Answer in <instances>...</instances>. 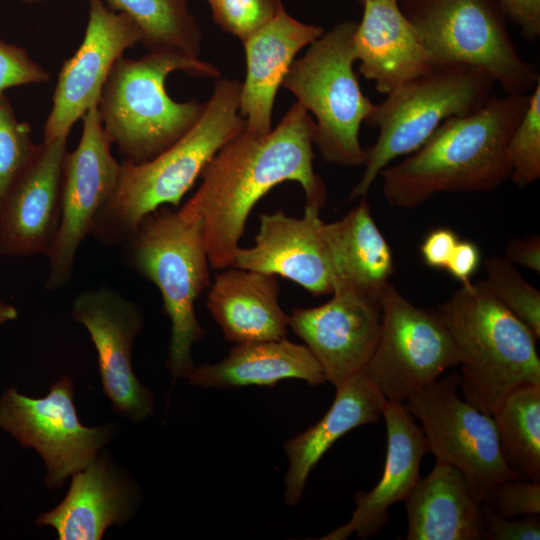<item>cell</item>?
Returning a JSON list of instances; mask_svg holds the SVG:
<instances>
[{
    "label": "cell",
    "instance_id": "1",
    "mask_svg": "<svg viewBox=\"0 0 540 540\" xmlns=\"http://www.w3.org/2000/svg\"><path fill=\"white\" fill-rule=\"evenodd\" d=\"M314 132L315 120L296 101L269 133L256 135L245 128L207 164L199 188L184 206L201 220L211 267L233 265L252 209L275 186L297 182L306 205H325L327 188L313 168Z\"/></svg>",
    "mask_w": 540,
    "mask_h": 540
},
{
    "label": "cell",
    "instance_id": "2",
    "mask_svg": "<svg viewBox=\"0 0 540 540\" xmlns=\"http://www.w3.org/2000/svg\"><path fill=\"white\" fill-rule=\"evenodd\" d=\"M529 97L492 95L476 112L443 121L421 147L380 172L387 202L414 209L439 193L497 189L510 177L506 147Z\"/></svg>",
    "mask_w": 540,
    "mask_h": 540
},
{
    "label": "cell",
    "instance_id": "3",
    "mask_svg": "<svg viewBox=\"0 0 540 540\" xmlns=\"http://www.w3.org/2000/svg\"><path fill=\"white\" fill-rule=\"evenodd\" d=\"M242 82L219 78L197 122L174 144L142 163L124 160L113 196L90 235L122 245L140 221L163 206L178 207L216 153L246 128Z\"/></svg>",
    "mask_w": 540,
    "mask_h": 540
},
{
    "label": "cell",
    "instance_id": "4",
    "mask_svg": "<svg viewBox=\"0 0 540 540\" xmlns=\"http://www.w3.org/2000/svg\"><path fill=\"white\" fill-rule=\"evenodd\" d=\"M435 311L460 356L459 388L476 408L492 415L512 390L540 383L536 336L482 280L462 283Z\"/></svg>",
    "mask_w": 540,
    "mask_h": 540
},
{
    "label": "cell",
    "instance_id": "5",
    "mask_svg": "<svg viewBox=\"0 0 540 540\" xmlns=\"http://www.w3.org/2000/svg\"><path fill=\"white\" fill-rule=\"evenodd\" d=\"M219 78L220 71L199 57L147 52L138 59L121 57L98 103L104 131L125 160L148 161L179 140L200 118L205 103L177 102L167 93L169 74Z\"/></svg>",
    "mask_w": 540,
    "mask_h": 540
},
{
    "label": "cell",
    "instance_id": "6",
    "mask_svg": "<svg viewBox=\"0 0 540 540\" xmlns=\"http://www.w3.org/2000/svg\"><path fill=\"white\" fill-rule=\"evenodd\" d=\"M125 261L160 291L171 324L167 368L173 379L195 368L192 347L206 334L195 302L210 287L209 259L200 218L184 205L145 216L122 244Z\"/></svg>",
    "mask_w": 540,
    "mask_h": 540
},
{
    "label": "cell",
    "instance_id": "7",
    "mask_svg": "<svg viewBox=\"0 0 540 540\" xmlns=\"http://www.w3.org/2000/svg\"><path fill=\"white\" fill-rule=\"evenodd\" d=\"M495 84L491 75L480 68L449 64L432 66L387 94L364 122L378 128L379 135L366 150L363 174L349 200L365 198L386 166L416 151L443 121L483 107Z\"/></svg>",
    "mask_w": 540,
    "mask_h": 540
},
{
    "label": "cell",
    "instance_id": "8",
    "mask_svg": "<svg viewBox=\"0 0 540 540\" xmlns=\"http://www.w3.org/2000/svg\"><path fill=\"white\" fill-rule=\"evenodd\" d=\"M354 21L346 20L313 41L294 60L282 86L315 116L313 144L330 164L357 167L366 161L359 133L375 104L362 92L354 72Z\"/></svg>",
    "mask_w": 540,
    "mask_h": 540
},
{
    "label": "cell",
    "instance_id": "9",
    "mask_svg": "<svg viewBox=\"0 0 540 540\" xmlns=\"http://www.w3.org/2000/svg\"><path fill=\"white\" fill-rule=\"evenodd\" d=\"M431 66L466 64L486 71L506 94H530L540 82L518 53L497 0H399Z\"/></svg>",
    "mask_w": 540,
    "mask_h": 540
},
{
    "label": "cell",
    "instance_id": "10",
    "mask_svg": "<svg viewBox=\"0 0 540 540\" xmlns=\"http://www.w3.org/2000/svg\"><path fill=\"white\" fill-rule=\"evenodd\" d=\"M380 302V336L363 373L385 400L404 403L458 366L460 356L435 310L415 306L391 281Z\"/></svg>",
    "mask_w": 540,
    "mask_h": 540
},
{
    "label": "cell",
    "instance_id": "11",
    "mask_svg": "<svg viewBox=\"0 0 540 540\" xmlns=\"http://www.w3.org/2000/svg\"><path fill=\"white\" fill-rule=\"evenodd\" d=\"M459 382L457 373L440 377L404 405L436 462L458 469L483 503L496 484L523 477L503 458L492 416L459 397Z\"/></svg>",
    "mask_w": 540,
    "mask_h": 540
},
{
    "label": "cell",
    "instance_id": "12",
    "mask_svg": "<svg viewBox=\"0 0 540 540\" xmlns=\"http://www.w3.org/2000/svg\"><path fill=\"white\" fill-rule=\"evenodd\" d=\"M0 428L41 455L50 489L61 487L68 476L86 467L115 433L114 425L91 428L80 422L68 376L53 383L42 398L6 390L0 397Z\"/></svg>",
    "mask_w": 540,
    "mask_h": 540
},
{
    "label": "cell",
    "instance_id": "13",
    "mask_svg": "<svg viewBox=\"0 0 540 540\" xmlns=\"http://www.w3.org/2000/svg\"><path fill=\"white\" fill-rule=\"evenodd\" d=\"M82 121L79 143L73 151H67L63 161L60 226L47 255L45 287L51 291L70 281L77 251L113 196L120 172L98 106L91 108Z\"/></svg>",
    "mask_w": 540,
    "mask_h": 540
},
{
    "label": "cell",
    "instance_id": "14",
    "mask_svg": "<svg viewBox=\"0 0 540 540\" xmlns=\"http://www.w3.org/2000/svg\"><path fill=\"white\" fill-rule=\"evenodd\" d=\"M88 22L75 53L58 73L43 140L68 137L74 124L98 106L105 83L124 52L141 42V33L125 14L103 0H88Z\"/></svg>",
    "mask_w": 540,
    "mask_h": 540
},
{
    "label": "cell",
    "instance_id": "15",
    "mask_svg": "<svg viewBox=\"0 0 540 540\" xmlns=\"http://www.w3.org/2000/svg\"><path fill=\"white\" fill-rule=\"evenodd\" d=\"M71 315L88 330L98 354L104 394L114 410L139 422L154 409V395L137 379L132 349L143 327L139 308L114 290L102 287L76 296Z\"/></svg>",
    "mask_w": 540,
    "mask_h": 540
},
{
    "label": "cell",
    "instance_id": "16",
    "mask_svg": "<svg viewBox=\"0 0 540 540\" xmlns=\"http://www.w3.org/2000/svg\"><path fill=\"white\" fill-rule=\"evenodd\" d=\"M326 303L295 308L289 327L321 366L327 382L336 387L362 372L377 345L381 302L348 287H338Z\"/></svg>",
    "mask_w": 540,
    "mask_h": 540
},
{
    "label": "cell",
    "instance_id": "17",
    "mask_svg": "<svg viewBox=\"0 0 540 540\" xmlns=\"http://www.w3.org/2000/svg\"><path fill=\"white\" fill-rule=\"evenodd\" d=\"M67 138L44 141L0 203V254L48 255L61 220V185Z\"/></svg>",
    "mask_w": 540,
    "mask_h": 540
},
{
    "label": "cell",
    "instance_id": "18",
    "mask_svg": "<svg viewBox=\"0 0 540 540\" xmlns=\"http://www.w3.org/2000/svg\"><path fill=\"white\" fill-rule=\"evenodd\" d=\"M320 210L306 205L300 218L281 210L260 214L254 244L239 247L232 266L283 277L315 296L331 294L333 266Z\"/></svg>",
    "mask_w": 540,
    "mask_h": 540
},
{
    "label": "cell",
    "instance_id": "19",
    "mask_svg": "<svg viewBox=\"0 0 540 540\" xmlns=\"http://www.w3.org/2000/svg\"><path fill=\"white\" fill-rule=\"evenodd\" d=\"M387 432L383 473L370 491L355 493L356 508L351 518L321 540H345L352 534L368 539L388 521L389 508L403 501L420 478V465L428 445L419 425L404 403L384 400L382 407Z\"/></svg>",
    "mask_w": 540,
    "mask_h": 540
},
{
    "label": "cell",
    "instance_id": "20",
    "mask_svg": "<svg viewBox=\"0 0 540 540\" xmlns=\"http://www.w3.org/2000/svg\"><path fill=\"white\" fill-rule=\"evenodd\" d=\"M138 504L133 482L103 452L72 474L65 498L36 524L54 528L60 540H98L109 526L128 521Z\"/></svg>",
    "mask_w": 540,
    "mask_h": 540
},
{
    "label": "cell",
    "instance_id": "21",
    "mask_svg": "<svg viewBox=\"0 0 540 540\" xmlns=\"http://www.w3.org/2000/svg\"><path fill=\"white\" fill-rule=\"evenodd\" d=\"M324 32L323 27L303 23L282 7L271 21L242 42L246 76L239 112L246 130L256 135L272 130L276 94L295 56Z\"/></svg>",
    "mask_w": 540,
    "mask_h": 540
},
{
    "label": "cell",
    "instance_id": "22",
    "mask_svg": "<svg viewBox=\"0 0 540 540\" xmlns=\"http://www.w3.org/2000/svg\"><path fill=\"white\" fill-rule=\"evenodd\" d=\"M363 16L354 34L359 73L389 94L432 66L399 0H363Z\"/></svg>",
    "mask_w": 540,
    "mask_h": 540
},
{
    "label": "cell",
    "instance_id": "23",
    "mask_svg": "<svg viewBox=\"0 0 540 540\" xmlns=\"http://www.w3.org/2000/svg\"><path fill=\"white\" fill-rule=\"evenodd\" d=\"M279 293L277 276L231 266L216 274L206 306L230 343L279 340L289 328Z\"/></svg>",
    "mask_w": 540,
    "mask_h": 540
},
{
    "label": "cell",
    "instance_id": "24",
    "mask_svg": "<svg viewBox=\"0 0 540 540\" xmlns=\"http://www.w3.org/2000/svg\"><path fill=\"white\" fill-rule=\"evenodd\" d=\"M403 502L407 540L485 539L482 501L453 466L436 462Z\"/></svg>",
    "mask_w": 540,
    "mask_h": 540
},
{
    "label": "cell",
    "instance_id": "25",
    "mask_svg": "<svg viewBox=\"0 0 540 540\" xmlns=\"http://www.w3.org/2000/svg\"><path fill=\"white\" fill-rule=\"evenodd\" d=\"M384 400L363 371L359 372L336 387L331 407L316 424L285 442L287 505L300 502L310 473L335 442L359 426L380 421Z\"/></svg>",
    "mask_w": 540,
    "mask_h": 540
},
{
    "label": "cell",
    "instance_id": "26",
    "mask_svg": "<svg viewBox=\"0 0 540 540\" xmlns=\"http://www.w3.org/2000/svg\"><path fill=\"white\" fill-rule=\"evenodd\" d=\"M285 379L312 386L327 383L308 347L286 338L235 344L221 361L195 366L188 377L192 385L202 388L274 386Z\"/></svg>",
    "mask_w": 540,
    "mask_h": 540
},
{
    "label": "cell",
    "instance_id": "27",
    "mask_svg": "<svg viewBox=\"0 0 540 540\" xmlns=\"http://www.w3.org/2000/svg\"><path fill=\"white\" fill-rule=\"evenodd\" d=\"M324 232L333 266V290L348 287L381 299L394 273L393 252L365 198L341 219L325 222Z\"/></svg>",
    "mask_w": 540,
    "mask_h": 540
},
{
    "label": "cell",
    "instance_id": "28",
    "mask_svg": "<svg viewBox=\"0 0 540 540\" xmlns=\"http://www.w3.org/2000/svg\"><path fill=\"white\" fill-rule=\"evenodd\" d=\"M491 416L506 463L523 478L540 482V383L512 390Z\"/></svg>",
    "mask_w": 540,
    "mask_h": 540
},
{
    "label": "cell",
    "instance_id": "29",
    "mask_svg": "<svg viewBox=\"0 0 540 540\" xmlns=\"http://www.w3.org/2000/svg\"><path fill=\"white\" fill-rule=\"evenodd\" d=\"M127 15L141 33L148 52H174L198 57L202 32L187 0H103Z\"/></svg>",
    "mask_w": 540,
    "mask_h": 540
},
{
    "label": "cell",
    "instance_id": "30",
    "mask_svg": "<svg viewBox=\"0 0 540 540\" xmlns=\"http://www.w3.org/2000/svg\"><path fill=\"white\" fill-rule=\"evenodd\" d=\"M485 279L490 293L510 312L540 337V291L528 283L515 265L503 256H491L484 262Z\"/></svg>",
    "mask_w": 540,
    "mask_h": 540
},
{
    "label": "cell",
    "instance_id": "31",
    "mask_svg": "<svg viewBox=\"0 0 540 540\" xmlns=\"http://www.w3.org/2000/svg\"><path fill=\"white\" fill-rule=\"evenodd\" d=\"M510 177L526 188L540 177V82L530 93L528 107L506 147Z\"/></svg>",
    "mask_w": 540,
    "mask_h": 540
},
{
    "label": "cell",
    "instance_id": "32",
    "mask_svg": "<svg viewBox=\"0 0 540 540\" xmlns=\"http://www.w3.org/2000/svg\"><path fill=\"white\" fill-rule=\"evenodd\" d=\"M29 123L18 119L11 102L0 94V203L32 159L37 145Z\"/></svg>",
    "mask_w": 540,
    "mask_h": 540
},
{
    "label": "cell",
    "instance_id": "33",
    "mask_svg": "<svg viewBox=\"0 0 540 540\" xmlns=\"http://www.w3.org/2000/svg\"><path fill=\"white\" fill-rule=\"evenodd\" d=\"M215 23L242 42L271 21L282 0H207Z\"/></svg>",
    "mask_w": 540,
    "mask_h": 540
},
{
    "label": "cell",
    "instance_id": "34",
    "mask_svg": "<svg viewBox=\"0 0 540 540\" xmlns=\"http://www.w3.org/2000/svg\"><path fill=\"white\" fill-rule=\"evenodd\" d=\"M539 483L523 479L500 482L492 488L482 504L504 518L538 516L540 514Z\"/></svg>",
    "mask_w": 540,
    "mask_h": 540
},
{
    "label": "cell",
    "instance_id": "35",
    "mask_svg": "<svg viewBox=\"0 0 540 540\" xmlns=\"http://www.w3.org/2000/svg\"><path fill=\"white\" fill-rule=\"evenodd\" d=\"M50 74L27 51L0 40V94L18 86L48 82Z\"/></svg>",
    "mask_w": 540,
    "mask_h": 540
},
{
    "label": "cell",
    "instance_id": "36",
    "mask_svg": "<svg viewBox=\"0 0 540 540\" xmlns=\"http://www.w3.org/2000/svg\"><path fill=\"white\" fill-rule=\"evenodd\" d=\"M485 539L489 540H539L540 519L537 516L504 518L483 506Z\"/></svg>",
    "mask_w": 540,
    "mask_h": 540
},
{
    "label": "cell",
    "instance_id": "37",
    "mask_svg": "<svg viewBox=\"0 0 540 540\" xmlns=\"http://www.w3.org/2000/svg\"><path fill=\"white\" fill-rule=\"evenodd\" d=\"M503 13L520 29L525 40L540 37V0H497Z\"/></svg>",
    "mask_w": 540,
    "mask_h": 540
},
{
    "label": "cell",
    "instance_id": "38",
    "mask_svg": "<svg viewBox=\"0 0 540 540\" xmlns=\"http://www.w3.org/2000/svg\"><path fill=\"white\" fill-rule=\"evenodd\" d=\"M460 239L449 228L431 231L420 246V253L426 265L445 270L456 244Z\"/></svg>",
    "mask_w": 540,
    "mask_h": 540
},
{
    "label": "cell",
    "instance_id": "39",
    "mask_svg": "<svg viewBox=\"0 0 540 540\" xmlns=\"http://www.w3.org/2000/svg\"><path fill=\"white\" fill-rule=\"evenodd\" d=\"M481 254L476 244L459 240L445 268L455 279L462 283L471 281L470 278L478 269Z\"/></svg>",
    "mask_w": 540,
    "mask_h": 540
},
{
    "label": "cell",
    "instance_id": "40",
    "mask_svg": "<svg viewBox=\"0 0 540 540\" xmlns=\"http://www.w3.org/2000/svg\"><path fill=\"white\" fill-rule=\"evenodd\" d=\"M512 264H519L540 273V236L532 234L524 238L511 239L503 256Z\"/></svg>",
    "mask_w": 540,
    "mask_h": 540
},
{
    "label": "cell",
    "instance_id": "41",
    "mask_svg": "<svg viewBox=\"0 0 540 540\" xmlns=\"http://www.w3.org/2000/svg\"><path fill=\"white\" fill-rule=\"evenodd\" d=\"M18 313L14 306L0 300V324L16 319Z\"/></svg>",
    "mask_w": 540,
    "mask_h": 540
},
{
    "label": "cell",
    "instance_id": "42",
    "mask_svg": "<svg viewBox=\"0 0 540 540\" xmlns=\"http://www.w3.org/2000/svg\"><path fill=\"white\" fill-rule=\"evenodd\" d=\"M22 2H25V3H37V2H41L43 0H20Z\"/></svg>",
    "mask_w": 540,
    "mask_h": 540
},
{
    "label": "cell",
    "instance_id": "43",
    "mask_svg": "<svg viewBox=\"0 0 540 540\" xmlns=\"http://www.w3.org/2000/svg\"><path fill=\"white\" fill-rule=\"evenodd\" d=\"M357 2H359L360 4H362L363 0H356Z\"/></svg>",
    "mask_w": 540,
    "mask_h": 540
}]
</instances>
